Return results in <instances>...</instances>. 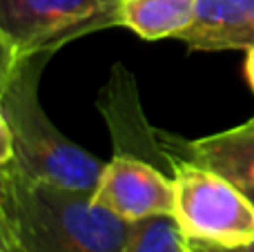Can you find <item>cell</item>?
<instances>
[{"instance_id": "13", "label": "cell", "mask_w": 254, "mask_h": 252, "mask_svg": "<svg viewBox=\"0 0 254 252\" xmlns=\"http://www.w3.org/2000/svg\"><path fill=\"white\" fill-rule=\"evenodd\" d=\"M13 163H16V150H13L11 129H9L4 112H2V107H0V174L7 172Z\"/></svg>"}, {"instance_id": "16", "label": "cell", "mask_w": 254, "mask_h": 252, "mask_svg": "<svg viewBox=\"0 0 254 252\" xmlns=\"http://www.w3.org/2000/svg\"><path fill=\"white\" fill-rule=\"evenodd\" d=\"M246 194L250 196V199H252V203H254V188H250V190H246Z\"/></svg>"}, {"instance_id": "10", "label": "cell", "mask_w": 254, "mask_h": 252, "mask_svg": "<svg viewBox=\"0 0 254 252\" xmlns=\"http://www.w3.org/2000/svg\"><path fill=\"white\" fill-rule=\"evenodd\" d=\"M123 252H192L174 214H158L129 223Z\"/></svg>"}, {"instance_id": "14", "label": "cell", "mask_w": 254, "mask_h": 252, "mask_svg": "<svg viewBox=\"0 0 254 252\" xmlns=\"http://www.w3.org/2000/svg\"><path fill=\"white\" fill-rule=\"evenodd\" d=\"M192 252H254V241L241 246H212V244H201V241H190Z\"/></svg>"}, {"instance_id": "6", "label": "cell", "mask_w": 254, "mask_h": 252, "mask_svg": "<svg viewBox=\"0 0 254 252\" xmlns=\"http://www.w3.org/2000/svg\"><path fill=\"white\" fill-rule=\"evenodd\" d=\"M101 112L105 114L114 138V152H127L156 165L165 163L170 174L172 152L167 150L165 134L154 132L140 112L138 89L131 74L123 65H116L105 89H101Z\"/></svg>"}, {"instance_id": "17", "label": "cell", "mask_w": 254, "mask_h": 252, "mask_svg": "<svg viewBox=\"0 0 254 252\" xmlns=\"http://www.w3.org/2000/svg\"><path fill=\"white\" fill-rule=\"evenodd\" d=\"M0 252H7V250H2V248H0ZM16 252H20V250H16Z\"/></svg>"}, {"instance_id": "2", "label": "cell", "mask_w": 254, "mask_h": 252, "mask_svg": "<svg viewBox=\"0 0 254 252\" xmlns=\"http://www.w3.org/2000/svg\"><path fill=\"white\" fill-rule=\"evenodd\" d=\"M49 58L52 52L22 58L0 101L16 150L13 165L36 181L94 192L105 163L69 141L40 105L38 83Z\"/></svg>"}, {"instance_id": "9", "label": "cell", "mask_w": 254, "mask_h": 252, "mask_svg": "<svg viewBox=\"0 0 254 252\" xmlns=\"http://www.w3.org/2000/svg\"><path fill=\"white\" fill-rule=\"evenodd\" d=\"M198 0H119L116 25L143 40L179 38L194 22Z\"/></svg>"}, {"instance_id": "15", "label": "cell", "mask_w": 254, "mask_h": 252, "mask_svg": "<svg viewBox=\"0 0 254 252\" xmlns=\"http://www.w3.org/2000/svg\"><path fill=\"white\" fill-rule=\"evenodd\" d=\"M246 78L250 89L254 92V47L248 49V56H246Z\"/></svg>"}, {"instance_id": "12", "label": "cell", "mask_w": 254, "mask_h": 252, "mask_svg": "<svg viewBox=\"0 0 254 252\" xmlns=\"http://www.w3.org/2000/svg\"><path fill=\"white\" fill-rule=\"evenodd\" d=\"M0 248L7 252H16V235H13L11 217H9V199H7V183H4V172L0 174Z\"/></svg>"}, {"instance_id": "4", "label": "cell", "mask_w": 254, "mask_h": 252, "mask_svg": "<svg viewBox=\"0 0 254 252\" xmlns=\"http://www.w3.org/2000/svg\"><path fill=\"white\" fill-rule=\"evenodd\" d=\"M119 0H0V27L20 58L56 52L80 34L116 25Z\"/></svg>"}, {"instance_id": "5", "label": "cell", "mask_w": 254, "mask_h": 252, "mask_svg": "<svg viewBox=\"0 0 254 252\" xmlns=\"http://www.w3.org/2000/svg\"><path fill=\"white\" fill-rule=\"evenodd\" d=\"M92 201L123 221L136 223L158 214H174V186L158 165L136 154L114 152L103 168Z\"/></svg>"}, {"instance_id": "11", "label": "cell", "mask_w": 254, "mask_h": 252, "mask_svg": "<svg viewBox=\"0 0 254 252\" xmlns=\"http://www.w3.org/2000/svg\"><path fill=\"white\" fill-rule=\"evenodd\" d=\"M20 54H18L16 45L9 40V36L0 27V101H2L4 92H7L11 78L16 76V69L20 65Z\"/></svg>"}, {"instance_id": "1", "label": "cell", "mask_w": 254, "mask_h": 252, "mask_svg": "<svg viewBox=\"0 0 254 252\" xmlns=\"http://www.w3.org/2000/svg\"><path fill=\"white\" fill-rule=\"evenodd\" d=\"M4 183L20 252H123L129 223L94 203V192L36 181L16 165Z\"/></svg>"}, {"instance_id": "8", "label": "cell", "mask_w": 254, "mask_h": 252, "mask_svg": "<svg viewBox=\"0 0 254 252\" xmlns=\"http://www.w3.org/2000/svg\"><path fill=\"white\" fill-rule=\"evenodd\" d=\"M176 40L198 52L254 47V0H198L194 22Z\"/></svg>"}, {"instance_id": "7", "label": "cell", "mask_w": 254, "mask_h": 252, "mask_svg": "<svg viewBox=\"0 0 254 252\" xmlns=\"http://www.w3.org/2000/svg\"><path fill=\"white\" fill-rule=\"evenodd\" d=\"M165 143L170 152L223 174L243 190L254 188V116L243 125L194 141L165 134Z\"/></svg>"}, {"instance_id": "3", "label": "cell", "mask_w": 254, "mask_h": 252, "mask_svg": "<svg viewBox=\"0 0 254 252\" xmlns=\"http://www.w3.org/2000/svg\"><path fill=\"white\" fill-rule=\"evenodd\" d=\"M170 177L174 186V217L190 241L212 246L254 241V203L243 188L174 152Z\"/></svg>"}]
</instances>
